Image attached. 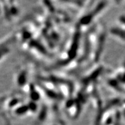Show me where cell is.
Segmentation results:
<instances>
[{
	"label": "cell",
	"mask_w": 125,
	"mask_h": 125,
	"mask_svg": "<svg viewBox=\"0 0 125 125\" xmlns=\"http://www.w3.org/2000/svg\"><path fill=\"white\" fill-rule=\"evenodd\" d=\"M113 33L115 35H117L119 38L125 40V30L119 29V28H115L114 29Z\"/></svg>",
	"instance_id": "1"
},
{
	"label": "cell",
	"mask_w": 125,
	"mask_h": 125,
	"mask_svg": "<svg viewBox=\"0 0 125 125\" xmlns=\"http://www.w3.org/2000/svg\"><path fill=\"white\" fill-rule=\"evenodd\" d=\"M120 22L125 26V16H122L120 17Z\"/></svg>",
	"instance_id": "2"
}]
</instances>
